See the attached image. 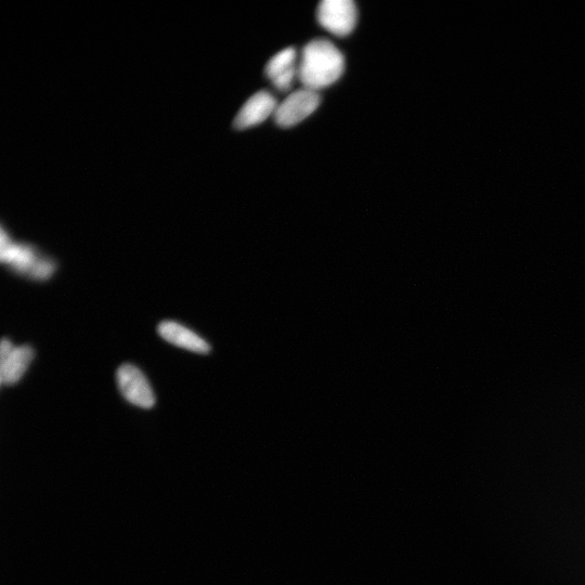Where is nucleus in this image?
<instances>
[{"mask_svg":"<svg viewBox=\"0 0 585 585\" xmlns=\"http://www.w3.org/2000/svg\"><path fill=\"white\" fill-rule=\"evenodd\" d=\"M296 60L297 51L291 47L278 52L267 63L266 76L273 86L280 91H289L296 78H298Z\"/></svg>","mask_w":585,"mask_h":585,"instance_id":"6e6552de","label":"nucleus"},{"mask_svg":"<svg viewBox=\"0 0 585 585\" xmlns=\"http://www.w3.org/2000/svg\"><path fill=\"white\" fill-rule=\"evenodd\" d=\"M159 333L165 341L194 353H210L211 346L202 338L177 322L164 321L159 325Z\"/></svg>","mask_w":585,"mask_h":585,"instance_id":"1a4fd4ad","label":"nucleus"},{"mask_svg":"<svg viewBox=\"0 0 585 585\" xmlns=\"http://www.w3.org/2000/svg\"><path fill=\"white\" fill-rule=\"evenodd\" d=\"M0 238V259L4 264L36 280H46L54 275L55 262L39 256L32 245L12 242L4 229Z\"/></svg>","mask_w":585,"mask_h":585,"instance_id":"f03ea898","label":"nucleus"},{"mask_svg":"<svg viewBox=\"0 0 585 585\" xmlns=\"http://www.w3.org/2000/svg\"><path fill=\"white\" fill-rule=\"evenodd\" d=\"M345 71V58L328 39H315L303 49L298 64V81L304 88L316 90L340 80Z\"/></svg>","mask_w":585,"mask_h":585,"instance_id":"f257e3e1","label":"nucleus"},{"mask_svg":"<svg viewBox=\"0 0 585 585\" xmlns=\"http://www.w3.org/2000/svg\"><path fill=\"white\" fill-rule=\"evenodd\" d=\"M278 106L276 98L268 91H258L244 103L233 125L241 130L263 123L270 115L275 114Z\"/></svg>","mask_w":585,"mask_h":585,"instance_id":"0eeeda50","label":"nucleus"},{"mask_svg":"<svg viewBox=\"0 0 585 585\" xmlns=\"http://www.w3.org/2000/svg\"><path fill=\"white\" fill-rule=\"evenodd\" d=\"M34 349L29 345L15 347L3 340L0 347V381L13 385L20 381L34 359Z\"/></svg>","mask_w":585,"mask_h":585,"instance_id":"423d86ee","label":"nucleus"},{"mask_svg":"<svg viewBox=\"0 0 585 585\" xmlns=\"http://www.w3.org/2000/svg\"><path fill=\"white\" fill-rule=\"evenodd\" d=\"M321 98L316 90L299 89L286 97L278 106L275 114L276 123L284 128L303 122L320 106Z\"/></svg>","mask_w":585,"mask_h":585,"instance_id":"20e7f679","label":"nucleus"},{"mask_svg":"<svg viewBox=\"0 0 585 585\" xmlns=\"http://www.w3.org/2000/svg\"><path fill=\"white\" fill-rule=\"evenodd\" d=\"M117 384H119L122 395L134 406L149 409L154 406L155 396L146 376L133 366L124 364L117 371Z\"/></svg>","mask_w":585,"mask_h":585,"instance_id":"39448f33","label":"nucleus"},{"mask_svg":"<svg viewBox=\"0 0 585 585\" xmlns=\"http://www.w3.org/2000/svg\"><path fill=\"white\" fill-rule=\"evenodd\" d=\"M317 18L323 29L344 37L355 30L358 9L353 0H323L318 7Z\"/></svg>","mask_w":585,"mask_h":585,"instance_id":"7ed1b4c3","label":"nucleus"}]
</instances>
